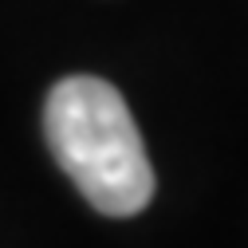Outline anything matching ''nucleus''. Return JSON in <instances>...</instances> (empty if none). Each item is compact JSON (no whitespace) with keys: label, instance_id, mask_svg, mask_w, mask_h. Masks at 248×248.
<instances>
[{"label":"nucleus","instance_id":"f257e3e1","mask_svg":"<svg viewBox=\"0 0 248 248\" xmlns=\"http://www.w3.org/2000/svg\"><path fill=\"white\" fill-rule=\"evenodd\" d=\"M44 134L63 173L107 217H138L158 189L138 122L122 91L99 75H67L51 87Z\"/></svg>","mask_w":248,"mask_h":248}]
</instances>
